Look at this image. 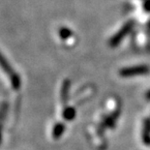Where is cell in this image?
Here are the masks:
<instances>
[{
    "label": "cell",
    "mask_w": 150,
    "mask_h": 150,
    "mask_svg": "<svg viewBox=\"0 0 150 150\" xmlns=\"http://www.w3.org/2000/svg\"><path fill=\"white\" fill-rule=\"evenodd\" d=\"M71 35H72V31L66 27H62L61 29L59 30V36L64 40L68 39L69 37H71Z\"/></svg>",
    "instance_id": "7"
},
{
    "label": "cell",
    "mask_w": 150,
    "mask_h": 150,
    "mask_svg": "<svg viewBox=\"0 0 150 150\" xmlns=\"http://www.w3.org/2000/svg\"><path fill=\"white\" fill-rule=\"evenodd\" d=\"M0 67H1V69L4 71L5 74L8 76L12 87L14 88L15 90H18L21 85V81L20 76H18V73L13 69V67L10 65V63H9L8 60L3 56V54L1 52H0Z\"/></svg>",
    "instance_id": "1"
},
{
    "label": "cell",
    "mask_w": 150,
    "mask_h": 150,
    "mask_svg": "<svg viewBox=\"0 0 150 150\" xmlns=\"http://www.w3.org/2000/svg\"><path fill=\"white\" fill-rule=\"evenodd\" d=\"M76 115V111L73 108H66L63 110V118L66 120H72Z\"/></svg>",
    "instance_id": "5"
},
{
    "label": "cell",
    "mask_w": 150,
    "mask_h": 150,
    "mask_svg": "<svg viewBox=\"0 0 150 150\" xmlns=\"http://www.w3.org/2000/svg\"><path fill=\"white\" fill-rule=\"evenodd\" d=\"M134 25H135V22H134V21H130L127 22V23H125V25H124V26L121 28V29L118 31V32L114 35L112 38H111L110 46L111 47H116L117 45L124 39V37H125L126 35L133 29Z\"/></svg>",
    "instance_id": "2"
},
{
    "label": "cell",
    "mask_w": 150,
    "mask_h": 150,
    "mask_svg": "<svg viewBox=\"0 0 150 150\" xmlns=\"http://www.w3.org/2000/svg\"><path fill=\"white\" fill-rule=\"evenodd\" d=\"M143 9L146 12H150V0H144V2H143Z\"/></svg>",
    "instance_id": "8"
},
{
    "label": "cell",
    "mask_w": 150,
    "mask_h": 150,
    "mask_svg": "<svg viewBox=\"0 0 150 150\" xmlns=\"http://www.w3.org/2000/svg\"><path fill=\"white\" fill-rule=\"evenodd\" d=\"M146 97H147L148 99H150V91L148 92V93H147V94H146Z\"/></svg>",
    "instance_id": "10"
},
{
    "label": "cell",
    "mask_w": 150,
    "mask_h": 150,
    "mask_svg": "<svg viewBox=\"0 0 150 150\" xmlns=\"http://www.w3.org/2000/svg\"><path fill=\"white\" fill-rule=\"evenodd\" d=\"M2 140V119H0V143Z\"/></svg>",
    "instance_id": "9"
},
{
    "label": "cell",
    "mask_w": 150,
    "mask_h": 150,
    "mask_svg": "<svg viewBox=\"0 0 150 150\" xmlns=\"http://www.w3.org/2000/svg\"><path fill=\"white\" fill-rule=\"evenodd\" d=\"M64 131H65V126L63 125L62 123H57L56 125L53 127V131H52L53 139H58L60 137L62 136V134L64 133Z\"/></svg>",
    "instance_id": "4"
},
{
    "label": "cell",
    "mask_w": 150,
    "mask_h": 150,
    "mask_svg": "<svg viewBox=\"0 0 150 150\" xmlns=\"http://www.w3.org/2000/svg\"><path fill=\"white\" fill-rule=\"evenodd\" d=\"M149 72V69L147 66H135L131 68H125L120 71V75L125 78L128 76H139L146 74Z\"/></svg>",
    "instance_id": "3"
},
{
    "label": "cell",
    "mask_w": 150,
    "mask_h": 150,
    "mask_svg": "<svg viewBox=\"0 0 150 150\" xmlns=\"http://www.w3.org/2000/svg\"><path fill=\"white\" fill-rule=\"evenodd\" d=\"M69 81H65L64 84L62 86V92H61V97H62V101L63 103H65L67 100V97H68V93H69Z\"/></svg>",
    "instance_id": "6"
}]
</instances>
